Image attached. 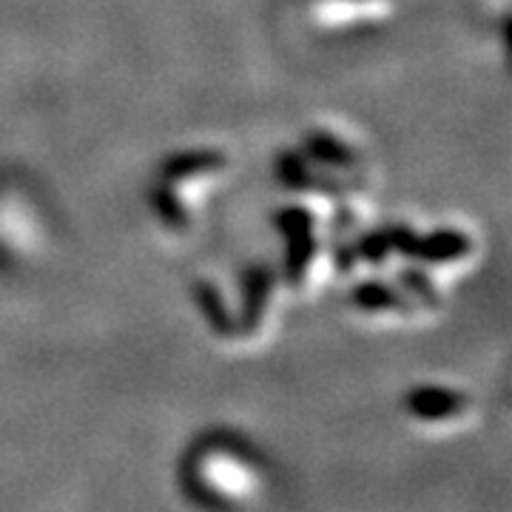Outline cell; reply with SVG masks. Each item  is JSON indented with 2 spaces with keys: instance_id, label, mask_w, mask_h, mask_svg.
I'll list each match as a JSON object with an SVG mask.
<instances>
[{
  "instance_id": "6",
  "label": "cell",
  "mask_w": 512,
  "mask_h": 512,
  "mask_svg": "<svg viewBox=\"0 0 512 512\" xmlns=\"http://www.w3.org/2000/svg\"><path fill=\"white\" fill-rule=\"evenodd\" d=\"M348 311L376 330H419L444 316L450 299L399 271L348 276Z\"/></svg>"
},
{
  "instance_id": "7",
  "label": "cell",
  "mask_w": 512,
  "mask_h": 512,
  "mask_svg": "<svg viewBox=\"0 0 512 512\" xmlns=\"http://www.w3.org/2000/svg\"><path fill=\"white\" fill-rule=\"evenodd\" d=\"M52 225L35 185L0 171V271H23L49 254Z\"/></svg>"
},
{
  "instance_id": "2",
  "label": "cell",
  "mask_w": 512,
  "mask_h": 512,
  "mask_svg": "<svg viewBox=\"0 0 512 512\" xmlns=\"http://www.w3.org/2000/svg\"><path fill=\"white\" fill-rule=\"evenodd\" d=\"M291 302L276 262L211 268L191 285V305L205 333L234 356H256L271 348Z\"/></svg>"
},
{
  "instance_id": "9",
  "label": "cell",
  "mask_w": 512,
  "mask_h": 512,
  "mask_svg": "<svg viewBox=\"0 0 512 512\" xmlns=\"http://www.w3.org/2000/svg\"><path fill=\"white\" fill-rule=\"evenodd\" d=\"M305 26L325 37L382 32L402 15V0H299Z\"/></svg>"
},
{
  "instance_id": "3",
  "label": "cell",
  "mask_w": 512,
  "mask_h": 512,
  "mask_svg": "<svg viewBox=\"0 0 512 512\" xmlns=\"http://www.w3.org/2000/svg\"><path fill=\"white\" fill-rule=\"evenodd\" d=\"M237 180V157L222 143L168 151L146 185V211L168 242L185 245L205 231L214 208Z\"/></svg>"
},
{
  "instance_id": "1",
  "label": "cell",
  "mask_w": 512,
  "mask_h": 512,
  "mask_svg": "<svg viewBox=\"0 0 512 512\" xmlns=\"http://www.w3.org/2000/svg\"><path fill=\"white\" fill-rule=\"evenodd\" d=\"M285 200L322 211L342 234L365 228L382 191V168L365 131L342 117H316L276 151Z\"/></svg>"
},
{
  "instance_id": "5",
  "label": "cell",
  "mask_w": 512,
  "mask_h": 512,
  "mask_svg": "<svg viewBox=\"0 0 512 512\" xmlns=\"http://www.w3.org/2000/svg\"><path fill=\"white\" fill-rule=\"evenodd\" d=\"M279 259L293 302H313L342 276V231L311 205L285 200L271 217Z\"/></svg>"
},
{
  "instance_id": "10",
  "label": "cell",
  "mask_w": 512,
  "mask_h": 512,
  "mask_svg": "<svg viewBox=\"0 0 512 512\" xmlns=\"http://www.w3.org/2000/svg\"><path fill=\"white\" fill-rule=\"evenodd\" d=\"M507 12H510V0H476L473 3V18L476 23L490 32V23H495L498 35L507 40Z\"/></svg>"
},
{
  "instance_id": "4",
  "label": "cell",
  "mask_w": 512,
  "mask_h": 512,
  "mask_svg": "<svg viewBox=\"0 0 512 512\" xmlns=\"http://www.w3.org/2000/svg\"><path fill=\"white\" fill-rule=\"evenodd\" d=\"M180 490L202 512H254L271 493V470L239 433L205 430L180 458Z\"/></svg>"
},
{
  "instance_id": "8",
  "label": "cell",
  "mask_w": 512,
  "mask_h": 512,
  "mask_svg": "<svg viewBox=\"0 0 512 512\" xmlns=\"http://www.w3.org/2000/svg\"><path fill=\"white\" fill-rule=\"evenodd\" d=\"M404 421L427 439H458L481 424V402L473 390L450 382H416L402 396Z\"/></svg>"
}]
</instances>
